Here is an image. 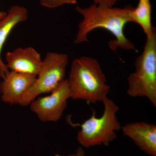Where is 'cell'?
Instances as JSON below:
<instances>
[{"label": "cell", "instance_id": "6da1fadb", "mask_svg": "<svg viewBox=\"0 0 156 156\" xmlns=\"http://www.w3.org/2000/svg\"><path fill=\"white\" fill-rule=\"evenodd\" d=\"M132 8L130 6L122 9L109 8L95 4L87 8L76 7V11L83 16V20L79 24L75 44L88 41V35L91 31L97 28H103L115 38V40L109 42L112 50L115 51L117 48H120L136 51L134 45L124 33L125 26L132 22L131 13Z\"/></svg>", "mask_w": 156, "mask_h": 156}, {"label": "cell", "instance_id": "7a4b0ae2", "mask_svg": "<svg viewBox=\"0 0 156 156\" xmlns=\"http://www.w3.org/2000/svg\"><path fill=\"white\" fill-rule=\"evenodd\" d=\"M68 80L71 98L88 103L103 102L110 87L100 63L95 58L81 56L73 61Z\"/></svg>", "mask_w": 156, "mask_h": 156}, {"label": "cell", "instance_id": "3957f363", "mask_svg": "<svg viewBox=\"0 0 156 156\" xmlns=\"http://www.w3.org/2000/svg\"><path fill=\"white\" fill-rule=\"evenodd\" d=\"M103 103L104 111L101 117H96L94 111L92 115L80 125L81 128L78 132L77 140L83 147L101 144L108 146L116 139V131L122 128L117 117L119 106L108 98Z\"/></svg>", "mask_w": 156, "mask_h": 156}, {"label": "cell", "instance_id": "277c9868", "mask_svg": "<svg viewBox=\"0 0 156 156\" xmlns=\"http://www.w3.org/2000/svg\"><path fill=\"white\" fill-rule=\"evenodd\" d=\"M127 93L147 98L156 106V34L147 38L142 53L136 58L135 70L128 78Z\"/></svg>", "mask_w": 156, "mask_h": 156}, {"label": "cell", "instance_id": "5b68a950", "mask_svg": "<svg viewBox=\"0 0 156 156\" xmlns=\"http://www.w3.org/2000/svg\"><path fill=\"white\" fill-rule=\"evenodd\" d=\"M69 57L64 53L49 52L46 54L36 80L21 98L19 105L27 106L38 97L54 90L65 80Z\"/></svg>", "mask_w": 156, "mask_h": 156}, {"label": "cell", "instance_id": "8992f818", "mask_svg": "<svg viewBox=\"0 0 156 156\" xmlns=\"http://www.w3.org/2000/svg\"><path fill=\"white\" fill-rule=\"evenodd\" d=\"M48 96L37 98L30 104V109L42 122H56L61 119L71 93L67 80L62 81Z\"/></svg>", "mask_w": 156, "mask_h": 156}, {"label": "cell", "instance_id": "52a82bcc", "mask_svg": "<svg viewBox=\"0 0 156 156\" xmlns=\"http://www.w3.org/2000/svg\"><path fill=\"white\" fill-rule=\"evenodd\" d=\"M36 78L37 76L9 71L0 83L2 101L11 105H19Z\"/></svg>", "mask_w": 156, "mask_h": 156}, {"label": "cell", "instance_id": "ba28073f", "mask_svg": "<svg viewBox=\"0 0 156 156\" xmlns=\"http://www.w3.org/2000/svg\"><path fill=\"white\" fill-rule=\"evenodd\" d=\"M5 60L9 70L37 76L43 63L41 54L31 47L17 48L8 52Z\"/></svg>", "mask_w": 156, "mask_h": 156}, {"label": "cell", "instance_id": "9c48e42d", "mask_svg": "<svg viewBox=\"0 0 156 156\" xmlns=\"http://www.w3.org/2000/svg\"><path fill=\"white\" fill-rule=\"evenodd\" d=\"M121 129L123 134L134 141L140 149L156 156V126L143 122L128 123Z\"/></svg>", "mask_w": 156, "mask_h": 156}, {"label": "cell", "instance_id": "30bf717a", "mask_svg": "<svg viewBox=\"0 0 156 156\" xmlns=\"http://www.w3.org/2000/svg\"><path fill=\"white\" fill-rule=\"evenodd\" d=\"M27 18V9L22 6L14 5L9 9L6 16L0 21V77L2 79L10 71L2 59L3 47L15 27L20 23L24 22Z\"/></svg>", "mask_w": 156, "mask_h": 156}, {"label": "cell", "instance_id": "8fae6325", "mask_svg": "<svg viewBox=\"0 0 156 156\" xmlns=\"http://www.w3.org/2000/svg\"><path fill=\"white\" fill-rule=\"evenodd\" d=\"M131 21L139 24L147 36L150 37L156 32L152 25L151 5L150 0H139L136 8H132L131 13Z\"/></svg>", "mask_w": 156, "mask_h": 156}, {"label": "cell", "instance_id": "7c38bea8", "mask_svg": "<svg viewBox=\"0 0 156 156\" xmlns=\"http://www.w3.org/2000/svg\"><path fill=\"white\" fill-rule=\"evenodd\" d=\"M40 4L49 9H54L65 5H75L76 0H39Z\"/></svg>", "mask_w": 156, "mask_h": 156}, {"label": "cell", "instance_id": "4fadbf2b", "mask_svg": "<svg viewBox=\"0 0 156 156\" xmlns=\"http://www.w3.org/2000/svg\"><path fill=\"white\" fill-rule=\"evenodd\" d=\"M94 4L98 5L112 8L121 0H93Z\"/></svg>", "mask_w": 156, "mask_h": 156}, {"label": "cell", "instance_id": "5bb4252c", "mask_svg": "<svg viewBox=\"0 0 156 156\" xmlns=\"http://www.w3.org/2000/svg\"><path fill=\"white\" fill-rule=\"evenodd\" d=\"M55 156H64L59 155H56ZM68 156H86V153L83 149V147H80L78 148L77 150L76 151L75 153L74 154H71Z\"/></svg>", "mask_w": 156, "mask_h": 156}, {"label": "cell", "instance_id": "9a60e30c", "mask_svg": "<svg viewBox=\"0 0 156 156\" xmlns=\"http://www.w3.org/2000/svg\"><path fill=\"white\" fill-rule=\"evenodd\" d=\"M7 14V12L4 11H0V21L2 20L5 17Z\"/></svg>", "mask_w": 156, "mask_h": 156}]
</instances>
